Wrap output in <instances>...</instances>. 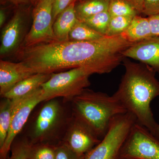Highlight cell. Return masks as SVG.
<instances>
[{
	"mask_svg": "<svg viewBox=\"0 0 159 159\" xmlns=\"http://www.w3.org/2000/svg\"><path fill=\"white\" fill-rule=\"evenodd\" d=\"M72 100L74 116L88 125L101 139L108 131L113 119L127 112L113 95L88 89Z\"/></svg>",
	"mask_w": 159,
	"mask_h": 159,
	"instance_id": "3957f363",
	"label": "cell"
},
{
	"mask_svg": "<svg viewBox=\"0 0 159 159\" xmlns=\"http://www.w3.org/2000/svg\"><path fill=\"white\" fill-rule=\"evenodd\" d=\"M151 31L153 36H159V14L148 17Z\"/></svg>",
	"mask_w": 159,
	"mask_h": 159,
	"instance_id": "83f0119b",
	"label": "cell"
},
{
	"mask_svg": "<svg viewBox=\"0 0 159 159\" xmlns=\"http://www.w3.org/2000/svg\"><path fill=\"white\" fill-rule=\"evenodd\" d=\"M105 36L78 20L70 32L69 40L78 41H91L101 39Z\"/></svg>",
	"mask_w": 159,
	"mask_h": 159,
	"instance_id": "d6986e66",
	"label": "cell"
},
{
	"mask_svg": "<svg viewBox=\"0 0 159 159\" xmlns=\"http://www.w3.org/2000/svg\"><path fill=\"white\" fill-rule=\"evenodd\" d=\"M110 0H81L75 4L76 16L79 20L108 11Z\"/></svg>",
	"mask_w": 159,
	"mask_h": 159,
	"instance_id": "ac0fdd59",
	"label": "cell"
},
{
	"mask_svg": "<svg viewBox=\"0 0 159 159\" xmlns=\"http://www.w3.org/2000/svg\"><path fill=\"white\" fill-rule=\"evenodd\" d=\"M12 4L18 6V5H23L31 2L32 0H7Z\"/></svg>",
	"mask_w": 159,
	"mask_h": 159,
	"instance_id": "4dcf8cb0",
	"label": "cell"
},
{
	"mask_svg": "<svg viewBox=\"0 0 159 159\" xmlns=\"http://www.w3.org/2000/svg\"><path fill=\"white\" fill-rule=\"evenodd\" d=\"M121 159H159V140L136 122L122 147Z\"/></svg>",
	"mask_w": 159,
	"mask_h": 159,
	"instance_id": "8992f818",
	"label": "cell"
},
{
	"mask_svg": "<svg viewBox=\"0 0 159 159\" xmlns=\"http://www.w3.org/2000/svg\"><path fill=\"white\" fill-rule=\"evenodd\" d=\"M52 100V99H51ZM60 109L58 102L50 100L41 110L35 122L33 145L41 142L55 128L59 120Z\"/></svg>",
	"mask_w": 159,
	"mask_h": 159,
	"instance_id": "4fadbf2b",
	"label": "cell"
},
{
	"mask_svg": "<svg viewBox=\"0 0 159 159\" xmlns=\"http://www.w3.org/2000/svg\"><path fill=\"white\" fill-rule=\"evenodd\" d=\"M28 17L24 11L18 10L2 31L0 56L5 58L14 54L21 47L27 33Z\"/></svg>",
	"mask_w": 159,
	"mask_h": 159,
	"instance_id": "9c48e42d",
	"label": "cell"
},
{
	"mask_svg": "<svg viewBox=\"0 0 159 159\" xmlns=\"http://www.w3.org/2000/svg\"><path fill=\"white\" fill-rule=\"evenodd\" d=\"M150 132L159 140V124L157 123Z\"/></svg>",
	"mask_w": 159,
	"mask_h": 159,
	"instance_id": "1f68e13d",
	"label": "cell"
},
{
	"mask_svg": "<svg viewBox=\"0 0 159 159\" xmlns=\"http://www.w3.org/2000/svg\"><path fill=\"white\" fill-rule=\"evenodd\" d=\"M108 11L111 17H134L139 14L126 0H110Z\"/></svg>",
	"mask_w": 159,
	"mask_h": 159,
	"instance_id": "ffe728a7",
	"label": "cell"
},
{
	"mask_svg": "<svg viewBox=\"0 0 159 159\" xmlns=\"http://www.w3.org/2000/svg\"><path fill=\"white\" fill-rule=\"evenodd\" d=\"M122 34L97 40L54 41L21 47L14 54L35 74H53L76 68H86L94 74H108L123 61V53L132 45Z\"/></svg>",
	"mask_w": 159,
	"mask_h": 159,
	"instance_id": "6da1fadb",
	"label": "cell"
},
{
	"mask_svg": "<svg viewBox=\"0 0 159 159\" xmlns=\"http://www.w3.org/2000/svg\"><path fill=\"white\" fill-rule=\"evenodd\" d=\"M125 73L114 97L137 122L152 130L157 124L151 108V102L159 96V82L156 72L149 66L124 58Z\"/></svg>",
	"mask_w": 159,
	"mask_h": 159,
	"instance_id": "7a4b0ae2",
	"label": "cell"
},
{
	"mask_svg": "<svg viewBox=\"0 0 159 159\" xmlns=\"http://www.w3.org/2000/svg\"><path fill=\"white\" fill-rule=\"evenodd\" d=\"M133 17L130 16L111 17L106 35L112 36L122 34L128 28Z\"/></svg>",
	"mask_w": 159,
	"mask_h": 159,
	"instance_id": "7402d4cb",
	"label": "cell"
},
{
	"mask_svg": "<svg viewBox=\"0 0 159 159\" xmlns=\"http://www.w3.org/2000/svg\"><path fill=\"white\" fill-rule=\"evenodd\" d=\"M111 16L108 11H102L81 20L94 30L106 35Z\"/></svg>",
	"mask_w": 159,
	"mask_h": 159,
	"instance_id": "44dd1931",
	"label": "cell"
},
{
	"mask_svg": "<svg viewBox=\"0 0 159 159\" xmlns=\"http://www.w3.org/2000/svg\"><path fill=\"white\" fill-rule=\"evenodd\" d=\"M25 98V97H24ZM24 98L10 99L5 98L0 106V148L6 141L16 107Z\"/></svg>",
	"mask_w": 159,
	"mask_h": 159,
	"instance_id": "e0dca14e",
	"label": "cell"
},
{
	"mask_svg": "<svg viewBox=\"0 0 159 159\" xmlns=\"http://www.w3.org/2000/svg\"><path fill=\"white\" fill-rule=\"evenodd\" d=\"M6 20V11L3 9H0V27L2 28L4 25Z\"/></svg>",
	"mask_w": 159,
	"mask_h": 159,
	"instance_id": "f546056e",
	"label": "cell"
},
{
	"mask_svg": "<svg viewBox=\"0 0 159 159\" xmlns=\"http://www.w3.org/2000/svg\"><path fill=\"white\" fill-rule=\"evenodd\" d=\"M39 1L40 0H32L31 2L34 4V5H36Z\"/></svg>",
	"mask_w": 159,
	"mask_h": 159,
	"instance_id": "d6a6232c",
	"label": "cell"
},
{
	"mask_svg": "<svg viewBox=\"0 0 159 159\" xmlns=\"http://www.w3.org/2000/svg\"><path fill=\"white\" fill-rule=\"evenodd\" d=\"M137 122L135 117L128 112L115 117L105 135L85 159H121L122 147Z\"/></svg>",
	"mask_w": 159,
	"mask_h": 159,
	"instance_id": "5b68a950",
	"label": "cell"
},
{
	"mask_svg": "<svg viewBox=\"0 0 159 159\" xmlns=\"http://www.w3.org/2000/svg\"><path fill=\"white\" fill-rule=\"evenodd\" d=\"M52 74L37 73L20 81L2 97L10 99H20L29 96L40 88Z\"/></svg>",
	"mask_w": 159,
	"mask_h": 159,
	"instance_id": "5bb4252c",
	"label": "cell"
},
{
	"mask_svg": "<svg viewBox=\"0 0 159 159\" xmlns=\"http://www.w3.org/2000/svg\"><path fill=\"white\" fill-rule=\"evenodd\" d=\"M122 36L129 42L135 43L152 37L148 17L136 15Z\"/></svg>",
	"mask_w": 159,
	"mask_h": 159,
	"instance_id": "2e32d148",
	"label": "cell"
},
{
	"mask_svg": "<svg viewBox=\"0 0 159 159\" xmlns=\"http://www.w3.org/2000/svg\"><path fill=\"white\" fill-rule=\"evenodd\" d=\"M123 55L149 66L159 74V36L134 43L124 51Z\"/></svg>",
	"mask_w": 159,
	"mask_h": 159,
	"instance_id": "8fae6325",
	"label": "cell"
},
{
	"mask_svg": "<svg viewBox=\"0 0 159 159\" xmlns=\"http://www.w3.org/2000/svg\"><path fill=\"white\" fill-rule=\"evenodd\" d=\"M55 159H85L86 156L75 153L63 142L55 146Z\"/></svg>",
	"mask_w": 159,
	"mask_h": 159,
	"instance_id": "d4e9b609",
	"label": "cell"
},
{
	"mask_svg": "<svg viewBox=\"0 0 159 159\" xmlns=\"http://www.w3.org/2000/svg\"><path fill=\"white\" fill-rule=\"evenodd\" d=\"M76 1L61 11L54 21L53 31L57 41L69 40L70 32L78 20L75 9Z\"/></svg>",
	"mask_w": 159,
	"mask_h": 159,
	"instance_id": "9a60e30c",
	"label": "cell"
},
{
	"mask_svg": "<svg viewBox=\"0 0 159 159\" xmlns=\"http://www.w3.org/2000/svg\"><path fill=\"white\" fill-rule=\"evenodd\" d=\"M93 74L90 69L82 67L53 73L41 86L46 101L57 97L72 100L90 85L89 77Z\"/></svg>",
	"mask_w": 159,
	"mask_h": 159,
	"instance_id": "277c9868",
	"label": "cell"
},
{
	"mask_svg": "<svg viewBox=\"0 0 159 159\" xmlns=\"http://www.w3.org/2000/svg\"><path fill=\"white\" fill-rule=\"evenodd\" d=\"M101 140L88 125L74 116L62 142L75 153L86 156Z\"/></svg>",
	"mask_w": 159,
	"mask_h": 159,
	"instance_id": "30bf717a",
	"label": "cell"
},
{
	"mask_svg": "<svg viewBox=\"0 0 159 159\" xmlns=\"http://www.w3.org/2000/svg\"><path fill=\"white\" fill-rule=\"evenodd\" d=\"M138 13H142L145 0H126Z\"/></svg>",
	"mask_w": 159,
	"mask_h": 159,
	"instance_id": "f1b7e54d",
	"label": "cell"
},
{
	"mask_svg": "<svg viewBox=\"0 0 159 159\" xmlns=\"http://www.w3.org/2000/svg\"><path fill=\"white\" fill-rule=\"evenodd\" d=\"M33 71L21 61L15 63L0 61V95L3 97L15 85L34 74Z\"/></svg>",
	"mask_w": 159,
	"mask_h": 159,
	"instance_id": "7c38bea8",
	"label": "cell"
},
{
	"mask_svg": "<svg viewBox=\"0 0 159 159\" xmlns=\"http://www.w3.org/2000/svg\"><path fill=\"white\" fill-rule=\"evenodd\" d=\"M29 159H55V146L33 145Z\"/></svg>",
	"mask_w": 159,
	"mask_h": 159,
	"instance_id": "603a6c76",
	"label": "cell"
},
{
	"mask_svg": "<svg viewBox=\"0 0 159 159\" xmlns=\"http://www.w3.org/2000/svg\"><path fill=\"white\" fill-rule=\"evenodd\" d=\"M33 144L26 141L12 144L10 155L7 159H29Z\"/></svg>",
	"mask_w": 159,
	"mask_h": 159,
	"instance_id": "cb8c5ba5",
	"label": "cell"
},
{
	"mask_svg": "<svg viewBox=\"0 0 159 159\" xmlns=\"http://www.w3.org/2000/svg\"><path fill=\"white\" fill-rule=\"evenodd\" d=\"M76 1L77 0H54L53 10L54 23L56 18L61 11Z\"/></svg>",
	"mask_w": 159,
	"mask_h": 159,
	"instance_id": "4316f807",
	"label": "cell"
},
{
	"mask_svg": "<svg viewBox=\"0 0 159 159\" xmlns=\"http://www.w3.org/2000/svg\"><path fill=\"white\" fill-rule=\"evenodd\" d=\"M142 13L148 16L159 14V0H145Z\"/></svg>",
	"mask_w": 159,
	"mask_h": 159,
	"instance_id": "484cf974",
	"label": "cell"
},
{
	"mask_svg": "<svg viewBox=\"0 0 159 159\" xmlns=\"http://www.w3.org/2000/svg\"><path fill=\"white\" fill-rule=\"evenodd\" d=\"M46 101L41 87L20 102L16 107L8 135L2 147L0 148V159H7L15 139L25 124L34 107L40 102Z\"/></svg>",
	"mask_w": 159,
	"mask_h": 159,
	"instance_id": "ba28073f",
	"label": "cell"
},
{
	"mask_svg": "<svg viewBox=\"0 0 159 159\" xmlns=\"http://www.w3.org/2000/svg\"><path fill=\"white\" fill-rule=\"evenodd\" d=\"M79 1H81V0H79Z\"/></svg>",
	"mask_w": 159,
	"mask_h": 159,
	"instance_id": "836d02e7",
	"label": "cell"
},
{
	"mask_svg": "<svg viewBox=\"0 0 159 159\" xmlns=\"http://www.w3.org/2000/svg\"><path fill=\"white\" fill-rule=\"evenodd\" d=\"M54 0H40L32 13V25L21 47H28L57 41L53 31Z\"/></svg>",
	"mask_w": 159,
	"mask_h": 159,
	"instance_id": "52a82bcc",
	"label": "cell"
}]
</instances>
